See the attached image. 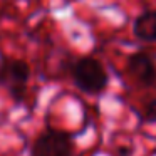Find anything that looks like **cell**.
Here are the masks:
<instances>
[{"label":"cell","instance_id":"277c9868","mask_svg":"<svg viewBox=\"0 0 156 156\" xmlns=\"http://www.w3.org/2000/svg\"><path fill=\"white\" fill-rule=\"evenodd\" d=\"M128 72L141 86L156 84V64L148 52H136L128 59Z\"/></svg>","mask_w":156,"mask_h":156},{"label":"cell","instance_id":"7a4b0ae2","mask_svg":"<svg viewBox=\"0 0 156 156\" xmlns=\"http://www.w3.org/2000/svg\"><path fill=\"white\" fill-rule=\"evenodd\" d=\"M74 143L69 133L45 129L32 144V156H72Z\"/></svg>","mask_w":156,"mask_h":156},{"label":"cell","instance_id":"5b68a950","mask_svg":"<svg viewBox=\"0 0 156 156\" xmlns=\"http://www.w3.org/2000/svg\"><path fill=\"white\" fill-rule=\"evenodd\" d=\"M133 32L139 41L156 42V10H146L138 15L133 24Z\"/></svg>","mask_w":156,"mask_h":156},{"label":"cell","instance_id":"3957f363","mask_svg":"<svg viewBox=\"0 0 156 156\" xmlns=\"http://www.w3.org/2000/svg\"><path fill=\"white\" fill-rule=\"evenodd\" d=\"M30 69L24 61L7 59L0 62V84L4 86L15 101H20L25 94Z\"/></svg>","mask_w":156,"mask_h":156},{"label":"cell","instance_id":"6da1fadb","mask_svg":"<svg viewBox=\"0 0 156 156\" xmlns=\"http://www.w3.org/2000/svg\"><path fill=\"white\" fill-rule=\"evenodd\" d=\"M71 74L74 84L87 94L102 92L109 81L104 66L94 57H81L79 61H76L72 64Z\"/></svg>","mask_w":156,"mask_h":156},{"label":"cell","instance_id":"8992f818","mask_svg":"<svg viewBox=\"0 0 156 156\" xmlns=\"http://www.w3.org/2000/svg\"><path fill=\"white\" fill-rule=\"evenodd\" d=\"M143 119L146 122H156V99H153L146 104L144 112H143Z\"/></svg>","mask_w":156,"mask_h":156}]
</instances>
